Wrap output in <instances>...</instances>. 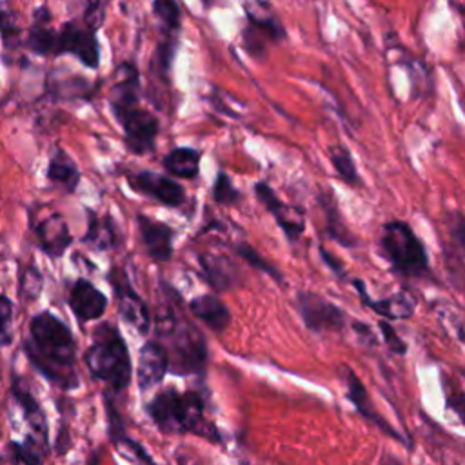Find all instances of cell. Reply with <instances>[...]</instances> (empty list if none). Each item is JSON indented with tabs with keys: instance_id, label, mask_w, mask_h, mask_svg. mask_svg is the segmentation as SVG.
Returning <instances> with one entry per match:
<instances>
[{
	"instance_id": "1",
	"label": "cell",
	"mask_w": 465,
	"mask_h": 465,
	"mask_svg": "<svg viewBox=\"0 0 465 465\" xmlns=\"http://www.w3.org/2000/svg\"><path fill=\"white\" fill-rule=\"evenodd\" d=\"M24 352L33 367L62 389L78 387L76 343L71 329L53 312L40 311L29 322V340Z\"/></svg>"
},
{
	"instance_id": "2",
	"label": "cell",
	"mask_w": 465,
	"mask_h": 465,
	"mask_svg": "<svg viewBox=\"0 0 465 465\" xmlns=\"http://www.w3.org/2000/svg\"><path fill=\"white\" fill-rule=\"evenodd\" d=\"M109 107L124 129L125 147L134 154L151 153L156 143L160 124L153 113L140 105V74L129 62L116 69Z\"/></svg>"
},
{
	"instance_id": "3",
	"label": "cell",
	"mask_w": 465,
	"mask_h": 465,
	"mask_svg": "<svg viewBox=\"0 0 465 465\" xmlns=\"http://www.w3.org/2000/svg\"><path fill=\"white\" fill-rule=\"evenodd\" d=\"M156 340L169 354V371L174 374H202L209 351L200 329L176 307L167 303L154 320Z\"/></svg>"
},
{
	"instance_id": "4",
	"label": "cell",
	"mask_w": 465,
	"mask_h": 465,
	"mask_svg": "<svg viewBox=\"0 0 465 465\" xmlns=\"http://www.w3.org/2000/svg\"><path fill=\"white\" fill-rule=\"evenodd\" d=\"M84 363L93 378L107 383L113 391H125L131 383L133 363L129 347L118 327L102 322L94 327L91 343L84 352Z\"/></svg>"
},
{
	"instance_id": "5",
	"label": "cell",
	"mask_w": 465,
	"mask_h": 465,
	"mask_svg": "<svg viewBox=\"0 0 465 465\" xmlns=\"http://www.w3.org/2000/svg\"><path fill=\"white\" fill-rule=\"evenodd\" d=\"M145 409L163 432H194L209 440H218L216 429L203 418V400L196 391L180 392L174 387L163 389Z\"/></svg>"
},
{
	"instance_id": "6",
	"label": "cell",
	"mask_w": 465,
	"mask_h": 465,
	"mask_svg": "<svg viewBox=\"0 0 465 465\" xmlns=\"http://www.w3.org/2000/svg\"><path fill=\"white\" fill-rule=\"evenodd\" d=\"M380 249L391 262L392 269L405 276H421L429 269L425 247L405 222L392 220L383 225Z\"/></svg>"
},
{
	"instance_id": "7",
	"label": "cell",
	"mask_w": 465,
	"mask_h": 465,
	"mask_svg": "<svg viewBox=\"0 0 465 465\" xmlns=\"http://www.w3.org/2000/svg\"><path fill=\"white\" fill-rule=\"evenodd\" d=\"M107 282L114 292L118 314L124 318V322L138 332L147 334L153 325L151 311L143 298L131 285L125 269H122L120 265H113L107 272Z\"/></svg>"
},
{
	"instance_id": "8",
	"label": "cell",
	"mask_w": 465,
	"mask_h": 465,
	"mask_svg": "<svg viewBox=\"0 0 465 465\" xmlns=\"http://www.w3.org/2000/svg\"><path fill=\"white\" fill-rule=\"evenodd\" d=\"M73 54L89 69L100 67V45L96 40V29L85 22H65L58 29L56 56Z\"/></svg>"
},
{
	"instance_id": "9",
	"label": "cell",
	"mask_w": 465,
	"mask_h": 465,
	"mask_svg": "<svg viewBox=\"0 0 465 465\" xmlns=\"http://www.w3.org/2000/svg\"><path fill=\"white\" fill-rule=\"evenodd\" d=\"M125 180L133 191L145 194L165 207L178 209L185 202L183 187L169 174H162L156 171H138L127 173Z\"/></svg>"
},
{
	"instance_id": "10",
	"label": "cell",
	"mask_w": 465,
	"mask_h": 465,
	"mask_svg": "<svg viewBox=\"0 0 465 465\" xmlns=\"http://www.w3.org/2000/svg\"><path fill=\"white\" fill-rule=\"evenodd\" d=\"M296 307L302 314L305 327L312 332H325V331H340L345 323V316L341 309H338L329 300L302 291L296 296Z\"/></svg>"
},
{
	"instance_id": "11",
	"label": "cell",
	"mask_w": 465,
	"mask_h": 465,
	"mask_svg": "<svg viewBox=\"0 0 465 465\" xmlns=\"http://www.w3.org/2000/svg\"><path fill=\"white\" fill-rule=\"evenodd\" d=\"M254 194L263 203V207L274 216V220L280 225V229L283 231V234L291 242L298 240L305 229V218H303L302 209L296 205L283 203L278 198V194L272 191V187L265 182L254 183Z\"/></svg>"
},
{
	"instance_id": "12",
	"label": "cell",
	"mask_w": 465,
	"mask_h": 465,
	"mask_svg": "<svg viewBox=\"0 0 465 465\" xmlns=\"http://www.w3.org/2000/svg\"><path fill=\"white\" fill-rule=\"evenodd\" d=\"M71 312L80 323L100 320L107 311V296L87 278H78L67 294Z\"/></svg>"
},
{
	"instance_id": "13",
	"label": "cell",
	"mask_w": 465,
	"mask_h": 465,
	"mask_svg": "<svg viewBox=\"0 0 465 465\" xmlns=\"http://www.w3.org/2000/svg\"><path fill=\"white\" fill-rule=\"evenodd\" d=\"M35 238L38 242L40 251L49 258H62L67 247L73 243V234L65 218L60 213H51L40 218L33 225Z\"/></svg>"
},
{
	"instance_id": "14",
	"label": "cell",
	"mask_w": 465,
	"mask_h": 465,
	"mask_svg": "<svg viewBox=\"0 0 465 465\" xmlns=\"http://www.w3.org/2000/svg\"><path fill=\"white\" fill-rule=\"evenodd\" d=\"M136 225H138L142 243L147 249V254L158 263L169 262L173 256L174 229L165 222H158L142 213L136 214Z\"/></svg>"
},
{
	"instance_id": "15",
	"label": "cell",
	"mask_w": 465,
	"mask_h": 465,
	"mask_svg": "<svg viewBox=\"0 0 465 465\" xmlns=\"http://www.w3.org/2000/svg\"><path fill=\"white\" fill-rule=\"evenodd\" d=\"M169 371V354L158 340H147L138 352V387L147 391L158 385Z\"/></svg>"
},
{
	"instance_id": "16",
	"label": "cell",
	"mask_w": 465,
	"mask_h": 465,
	"mask_svg": "<svg viewBox=\"0 0 465 465\" xmlns=\"http://www.w3.org/2000/svg\"><path fill=\"white\" fill-rule=\"evenodd\" d=\"M198 263L202 269L203 280L211 285L213 291L216 292H225L231 291L238 285V276L240 271L236 263L223 256V254H214V252H200L198 254Z\"/></svg>"
},
{
	"instance_id": "17",
	"label": "cell",
	"mask_w": 465,
	"mask_h": 465,
	"mask_svg": "<svg viewBox=\"0 0 465 465\" xmlns=\"http://www.w3.org/2000/svg\"><path fill=\"white\" fill-rule=\"evenodd\" d=\"M354 287L358 289V294L361 298V302L372 309L376 314H380L381 318H387V320H405V318H411L414 314V309H416V298L411 291L407 289H401L398 291L396 294L389 296V298H383V300H372L367 291H365V285L360 282V280H354L352 282Z\"/></svg>"
},
{
	"instance_id": "18",
	"label": "cell",
	"mask_w": 465,
	"mask_h": 465,
	"mask_svg": "<svg viewBox=\"0 0 465 465\" xmlns=\"http://www.w3.org/2000/svg\"><path fill=\"white\" fill-rule=\"evenodd\" d=\"M189 311L216 334L231 325V311L216 294H198L189 302Z\"/></svg>"
},
{
	"instance_id": "19",
	"label": "cell",
	"mask_w": 465,
	"mask_h": 465,
	"mask_svg": "<svg viewBox=\"0 0 465 465\" xmlns=\"http://www.w3.org/2000/svg\"><path fill=\"white\" fill-rule=\"evenodd\" d=\"M87 229L82 236V243L91 245L94 251H109L120 243V234L116 222L111 214H98L93 211H87Z\"/></svg>"
},
{
	"instance_id": "20",
	"label": "cell",
	"mask_w": 465,
	"mask_h": 465,
	"mask_svg": "<svg viewBox=\"0 0 465 465\" xmlns=\"http://www.w3.org/2000/svg\"><path fill=\"white\" fill-rule=\"evenodd\" d=\"M35 24L27 33V47L40 56H56L58 31L51 27V13L45 5L35 9Z\"/></svg>"
},
{
	"instance_id": "21",
	"label": "cell",
	"mask_w": 465,
	"mask_h": 465,
	"mask_svg": "<svg viewBox=\"0 0 465 465\" xmlns=\"http://www.w3.org/2000/svg\"><path fill=\"white\" fill-rule=\"evenodd\" d=\"M45 176L67 194H73L80 183V169L64 149L56 147L49 158Z\"/></svg>"
},
{
	"instance_id": "22",
	"label": "cell",
	"mask_w": 465,
	"mask_h": 465,
	"mask_svg": "<svg viewBox=\"0 0 465 465\" xmlns=\"http://www.w3.org/2000/svg\"><path fill=\"white\" fill-rule=\"evenodd\" d=\"M343 380H345V383H347V396H349V400L352 401V405L358 409V412H360L363 418L371 420L372 423L380 425L387 434H391V436H394V438H400V436L394 432V429H391V425L374 411L367 389L363 387V383L360 381V378L354 374L352 369H349V367L343 369ZM400 440H401V438H400Z\"/></svg>"
},
{
	"instance_id": "23",
	"label": "cell",
	"mask_w": 465,
	"mask_h": 465,
	"mask_svg": "<svg viewBox=\"0 0 465 465\" xmlns=\"http://www.w3.org/2000/svg\"><path fill=\"white\" fill-rule=\"evenodd\" d=\"M243 9L247 15L249 25L256 27L267 40L280 42L282 38H285V29L269 4L247 2V4H243Z\"/></svg>"
},
{
	"instance_id": "24",
	"label": "cell",
	"mask_w": 465,
	"mask_h": 465,
	"mask_svg": "<svg viewBox=\"0 0 465 465\" xmlns=\"http://www.w3.org/2000/svg\"><path fill=\"white\" fill-rule=\"evenodd\" d=\"M202 153L194 147H174L163 156V167L169 176L193 180L200 173Z\"/></svg>"
},
{
	"instance_id": "25",
	"label": "cell",
	"mask_w": 465,
	"mask_h": 465,
	"mask_svg": "<svg viewBox=\"0 0 465 465\" xmlns=\"http://www.w3.org/2000/svg\"><path fill=\"white\" fill-rule=\"evenodd\" d=\"M13 394L15 398L18 400L22 411H24V416L25 420L31 423V427L40 432L42 438H45L47 434V423H45V416H44V411L40 409V403L35 400V396L22 385V381L16 378L13 381Z\"/></svg>"
},
{
	"instance_id": "26",
	"label": "cell",
	"mask_w": 465,
	"mask_h": 465,
	"mask_svg": "<svg viewBox=\"0 0 465 465\" xmlns=\"http://www.w3.org/2000/svg\"><path fill=\"white\" fill-rule=\"evenodd\" d=\"M44 287V276L40 269L33 263L20 265V276H18V296L22 302L29 303L38 300Z\"/></svg>"
},
{
	"instance_id": "27",
	"label": "cell",
	"mask_w": 465,
	"mask_h": 465,
	"mask_svg": "<svg viewBox=\"0 0 465 465\" xmlns=\"http://www.w3.org/2000/svg\"><path fill=\"white\" fill-rule=\"evenodd\" d=\"M211 194H213V200L220 205H236L240 200H242V193L234 187L231 176L225 173V171H218L216 176H214V182H213V189H211Z\"/></svg>"
},
{
	"instance_id": "28",
	"label": "cell",
	"mask_w": 465,
	"mask_h": 465,
	"mask_svg": "<svg viewBox=\"0 0 465 465\" xmlns=\"http://www.w3.org/2000/svg\"><path fill=\"white\" fill-rule=\"evenodd\" d=\"M331 162L343 182H347L351 185H360V176H358L356 165L352 162V156L343 145L331 147Z\"/></svg>"
},
{
	"instance_id": "29",
	"label": "cell",
	"mask_w": 465,
	"mask_h": 465,
	"mask_svg": "<svg viewBox=\"0 0 465 465\" xmlns=\"http://www.w3.org/2000/svg\"><path fill=\"white\" fill-rule=\"evenodd\" d=\"M234 251H236V254L238 256H242L251 267H254V269H258V271H262V272H265V274H269L272 280H276V282H283V278H282V272L269 262V260H265L251 243H247V242H240V243H236V247H234Z\"/></svg>"
},
{
	"instance_id": "30",
	"label": "cell",
	"mask_w": 465,
	"mask_h": 465,
	"mask_svg": "<svg viewBox=\"0 0 465 465\" xmlns=\"http://www.w3.org/2000/svg\"><path fill=\"white\" fill-rule=\"evenodd\" d=\"M111 440H113L114 447L118 449V452H120L125 460H129V461H133V463H136V465H154L153 458L145 452V449H143L140 443H136V441H133L131 438H127L125 434L114 436V438H111Z\"/></svg>"
},
{
	"instance_id": "31",
	"label": "cell",
	"mask_w": 465,
	"mask_h": 465,
	"mask_svg": "<svg viewBox=\"0 0 465 465\" xmlns=\"http://www.w3.org/2000/svg\"><path fill=\"white\" fill-rule=\"evenodd\" d=\"M153 11L160 18V22L163 25L162 29L178 33L180 24H182V11H180V5L176 2H173V0H156V2H153Z\"/></svg>"
},
{
	"instance_id": "32",
	"label": "cell",
	"mask_w": 465,
	"mask_h": 465,
	"mask_svg": "<svg viewBox=\"0 0 465 465\" xmlns=\"http://www.w3.org/2000/svg\"><path fill=\"white\" fill-rule=\"evenodd\" d=\"M13 465H40V452L36 441L27 438L24 443H11Z\"/></svg>"
},
{
	"instance_id": "33",
	"label": "cell",
	"mask_w": 465,
	"mask_h": 465,
	"mask_svg": "<svg viewBox=\"0 0 465 465\" xmlns=\"http://www.w3.org/2000/svg\"><path fill=\"white\" fill-rule=\"evenodd\" d=\"M13 302L0 294V347H7L13 341Z\"/></svg>"
},
{
	"instance_id": "34",
	"label": "cell",
	"mask_w": 465,
	"mask_h": 465,
	"mask_svg": "<svg viewBox=\"0 0 465 465\" xmlns=\"http://www.w3.org/2000/svg\"><path fill=\"white\" fill-rule=\"evenodd\" d=\"M242 40H243V47L249 54H252V56H263L265 54V44L263 42L267 38L256 27L247 24V27L242 33Z\"/></svg>"
},
{
	"instance_id": "35",
	"label": "cell",
	"mask_w": 465,
	"mask_h": 465,
	"mask_svg": "<svg viewBox=\"0 0 465 465\" xmlns=\"http://www.w3.org/2000/svg\"><path fill=\"white\" fill-rule=\"evenodd\" d=\"M380 331L383 334V341L387 347L396 352V354H405L407 352V343L398 336V332L392 329V325L387 320H380Z\"/></svg>"
},
{
	"instance_id": "36",
	"label": "cell",
	"mask_w": 465,
	"mask_h": 465,
	"mask_svg": "<svg viewBox=\"0 0 465 465\" xmlns=\"http://www.w3.org/2000/svg\"><path fill=\"white\" fill-rule=\"evenodd\" d=\"M445 398H447V407L460 416V420L465 423V392H461L454 383L445 385Z\"/></svg>"
},
{
	"instance_id": "37",
	"label": "cell",
	"mask_w": 465,
	"mask_h": 465,
	"mask_svg": "<svg viewBox=\"0 0 465 465\" xmlns=\"http://www.w3.org/2000/svg\"><path fill=\"white\" fill-rule=\"evenodd\" d=\"M449 231L454 243L465 252V216L461 213H452L449 216Z\"/></svg>"
},
{
	"instance_id": "38",
	"label": "cell",
	"mask_w": 465,
	"mask_h": 465,
	"mask_svg": "<svg viewBox=\"0 0 465 465\" xmlns=\"http://www.w3.org/2000/svg\"><path fill=\"white\" fill-rule=\"evenodd\" d=\"M320 254H322V258L325 260V263H327V265H329V267H331L338 276H341V274H343V269H341V265L338 263V260H336V258H332V256H331L323 247L320 249Z\"/></svg>"
}]
</instances>
